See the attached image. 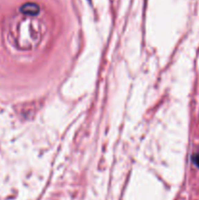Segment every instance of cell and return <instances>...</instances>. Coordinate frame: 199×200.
<instances>
[{
    "label": "cell",
    "mask_w": 199,
    "mask_h": 200,
    "mask_svg": "<svg viewBox=\"0 0 199 200\" xmlns=\"http://www.w3.org/2000/svg\"><path fill=\"white\" fill-rule=\"evenodd\" d=\"M20 11L24 15H27V16H37L40 12V7L38 4L34 2H27L22 5Z\"/></svg>",
    "instance_id": "1"
},
{
    "label": "cell",
    "mask_w": 199,
    "mask_h": 200,
    "mask_svg": "<svg viewBox=\"0 0 199 200\" xmlns=\"http://www.w3.org/2000/svg\"><path fill=\"white\" fill-rule=\"evenodd\" d=\"M193 163L199 166V155L198 154H194V156H193Z\"/></svg>",
    "instance_id": "2"
},
{
    "label": "cell",
    "mask_w": 199,
    "mask_h": 200,
    "mask_svg": "<svg viewBox=\"0 0 199 200\" xmlns=\"http://www.w3.org/2000/svg\"><path fill=\"white\" fill-rule=\"evenodd\" d=\"M88 1H91V0H88Z\"/></svg>",
    "instance_id": "3"
}]
</instances>
